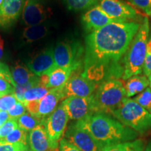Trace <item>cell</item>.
<instances>
[{
	"instance_id": "obj_1",
	"label": "cell",
	"mask_w": 151,
	"mask_h": 151,
	"mask_svg": "<svg viewBox=\"0 0 151 151\" xmlns=\"http://www.w3.org/2000/svg\"><path fill=\"white\" fill-rule=\"evenodd\" d=\"M135 22H112L86 37L82 75L99 84L122 76L120 60L140 27Z\"/></svg>"
},
{
	"instance_id": "obj_2",
	"label": "cell",
	"mask_w": 151,
	"mask_h": 151,
	"mask_svg": "<svg viewBox=\"0 0 151 151\" xmlns=\"http://www.w3.org/2000/svg\"><path fill=\"white\" fill-rule=\"evenodd\" d=\"M81 122L103 148L136 140L139 137V134L133 129L104 113H94Z\"/></svg>"
},
{
	"instance_id": "obj_3",
	"label": "cell",
	"mask_w": 151,
	"mask_h": 151,
	"mask_svg": "<svg viewBox=\"0 0 151 151\" xmlns=\"http://www.w3.org/2000/svg\"><path fill=\"white\" fill-rule=\"evenodd\" d=\"M149 32V20L147 17H145L124 56L123 74L122 76L123 80H127L143 72Z\"/></svg>"
},
{
	"instance_id": "obj_4",
	"label": "cell",
	"mask_w": 151,
	"mask_h": 151,
	"mask_svg": "<svg viewBox=\"0 0 151 151\" xmlns=\"http://www.w3.org/2000/svg\"><path fill=\"white\" fill-rule=\"evenodd\" d=\"M111 116L140 135L151 132V113L133 99L125 98Z\"/></svg>"
},
{
	"instance_id": "obj_5",
	"label": "cell",
	"mask_w": 151,
	"mask_h": 151,
	"mask_svg": "<svg viewBox=\"0 0 151 151\" xmlns=\"http://www.w3.org/2000/svg\"><path fill=\"white\" fill-rule=\"evenodd\" d=\"M126 98L124 85L119 79H109L99 85L94 99L99 112L111 115Z\"/></svg>"
},
{
	"instance_id": "obj_6",
	"label": "cell",
	"mask_w": 151,
	"mask_h": 151,
	"mask_svg": "<svg viewBox=\"0 0 151 151\" xmlns=\"http://www.w3.org/2000/svg\"><path fill=\"white\" fill-rule=\"evenodd\" d=\"M85 48L77 41H62L53 48L57 67L71 68L75 71L83 65Z\"/></svg>"
},
{
	"instance_id": "obj_7",
	"label": "cell",
	"mask_w": 151,
	"mask_h": 151,
	"mask_svg": "<svg viewBox=\"0 0 151 151\" xmlns=\"http://www.w3.org/2000/svg\"><path fill=\"white\" fill-rule=\"evenodd\" d=\"M69 120L67 111L62 103L50 116L43 118V125L54 151H58L60 141L65 135Z\"/></svg>"
},
{
	"instance_id": "obj_8",
	"label": "cell",
	"mask_w": 151,
	"mask_h": 151,
	"mask_svg": "<svg viewBox=\"0 0 151 151\" xmlns=\"http://www.w3.org/2000/svg\"><path fill=\"white\" fill-rule=\"evenodd\" d=\"M80 151H102L104 149L91 134L83 127L81 120L70 124L64 137Z\"/></svg>"
},
{
	"instance_id": "obj_9",
	"label": "cell",
	"mask_w": 151,
	"mask_h": 151,
	"mask_svg": "<svg viewBox=\"0 0 151 151\" xmlns=\"http://www.w3.org/2000/svg\"><path fill=\"white\" fill-rule=\"evenodd\" d=\"M62 105L67 111L69 120H83L98 111L94 99V94L88 97H69L62 101Z\"/></svg>"
},
{
	"instance_id": "obj_10",
	"label": "cell",
	"mask_w": 151,
	"mask_h": 151,
	"mask_svg": "<svg viewBox=\"0 0 151 151\" xmlns=\"http://www.w3.org/2000/svg\"><path fill=\"white\" fill-rule=\"evenodd\" d=\"M97 5L116 22H133L138 16L136 9L121 0H99Z\"/></svg>"
},
{
	"instance_id": "obj_11",
	"label": "cell",
	"mask_w": 151,
	"mask_h": 151,
	"mask_svg": "<svg viewBox=\"0 0 151 151\" xmlns=\"http://www.w3.org/2000/svg\"><path fill=\"white\" fill-rule=\"evenodd\" d=\"M99 84L83 76L82 73L71 76L64 86L65 97H88L92 96Z\"/></svg>"
},
{
	"instance_id": "obj_12",
	"label": "cell",
	"mask_w": 151,
	"mask_h": 151,
	"mask_svg": "<svg viewBox=\"0 0 151 151\" xmlns=\"http://www.w3.org/2000/svg\"><path fill=\"white\" fill-rule=\"evenodd\" d=\"M27 67L37 76L50 74L57 68L54 60L53 48L49 47L35 55L28 62Z\"/></svg>"
},
{
	"instance_id": "obj_13",
	"label": "cell",
	"mask_w": 151,
	"mask_h": 151,
	"mask_svg": "<svg viewBox=\"0 0 151 151\" xmlns=\"http://www.w3.org/2000/svg\"><path fill=\"white\" fill-rule=\"evenodd\" d=\"M22 18L27 26L42 24L48 18L44 0H24Z\"/></svg>"
},
{
	"instance_id": "obj_14",
	"label": "cell",
	"mask_w": 151,
	"mask_h": 151,
	"mask_svg": "<svg viewBox=\"0 0 151 151\" xmlns=\"http://www.w3.org/2000/svg\"><path fill=\"white\" fill-rule=\"evenodd\" d=\"M24 0H4L0 7V28H11L20 16Z\"/></svg>"
},
{
	"instance_id": "obj_15",
	"label": "cell",
	"mask_w": 151,
	"mask_h": 151,
	"mask_svg": "<svg viewBox=\"0 0 151 151\" xmlns=\"http://www.w3.org/2000/svg\"><path fill=\"white\" fill-rule=\"evenodd\" d=\"M81 20L84 29L90 33L107 24L116 22L97 4L87 11L82 16Z\"/></svg>"
},
{
	"instance_id": "obj_16",
	"label": "cell",
	"mask_w": 151,
	"mask_h": 151,
	"mask_svg": "<svg viewBox=\"0 0 151 151\" xmlns=\"http://www.w3.org/2000/svg\"><path fill=\"white\" fill-rule=\"evenodd\" d=\"M65 99L64 86L51 89L44 97L39 100L37 117L41 119L47 118L55 110L60 101Z\"/></svg>"
},
{
	"instance_id": "obj_17",
	"label": "cell",
	"mask_w": 151,
	"mask_h": 151,
	"mask_svg": "<svg viewBox=\"0 0 151 151\" xmlns=\"http://www.w3.org/2000/svg\"><path fill=\"white\" fill-rule=\"evenodd\" d=\"M28 145L32 151H54L47 136L43 122L29 132Z\"/></svg>"
},
{
	"instance_id": "obj_18",
	"label": "cell",
	"mask_w": 151,
	"mask_h": 151,
	"mask_svg": "<svg viewBox=\"0 0 151 151\" xmlns=\"http://www.w3.org/2000/svg\"><path fill=\"white\" fill-rule=\"evenodd\" d=\"M150 86V81L145 76H134L127 79L124 85L126 98H131L144 91Z\"/></svg>"
},
{
	"instance_id": "obj_19",
	"label": "cell",
	"mask_w": 151,
	"mask_h": 151,
	"mask_svg": "<svg viewBox=\"0 0 151 151\" xmlns=\"http://www.w3.org/2000/svg\"><path fill=\"white\" fill-rule=\"evenodd\" d=\"M74 71L71 68H55L48 75V83L46 87L51 90L64 86L70 78L71 73Z\"/></svg>"
},
{
	"instance_id": "obj_20",
	"label": "cell",
	"mask_w": 151,
	"mask_h": 151,
	"mask_svg": "<svg viewBox=\"0 0 151 151\" xmlns=\"http://www.w3.org/2000/svg\"><path fill=\"white\" fill-rule=\"evenodd\" d=\"M11 73L14 87L16 85H24L39 78V76L32 72L29 68L22 63H17L12 68Z\"/></svg>"
},
{
	"instance_id": "obj_21",
	"label": "cell",
	"mask_w": 151,
	"mask_h": 151,
	"mask_svg": "<svg viewBox=\"0 0 151 151\" xmlns=\"http://www.w3.org/2000/svg\"><path fill=\"white\" fill-rule=\"evenodd\" d=\"M48 33V27L44 24L27 26L23 29L22 39L24 43H31L44 38Z\"/></svg>"
},
{
	"instance_id": "obj_22",
	"label": "cell",
	"mask_w": 151,
	"mask_h": 151,
	"mask_svg": "<svg viewBox=\"0 0 151 151\" xmlns=\"http://www.w3.org/2000/svg\"><path fill=\"white\" fill-rule=\"evenodd\" d=\"M146 143L142 139L120 143L104 147L102 151H145Z\"/></svg>"
},
{
	"instance_id": "obj_23",
	"label": "cell",
	"mask_w": 151,
	"mask_h": 151,
	"mask_svg": "<svg viewBox=\"0 0 151 151\" xmlns=\"http://www.w3.org/2000/svg\"><path fill=\"white\" fill-rule=\"evenodd\" d=\"M18 127L26 132H30L41 124L43 122V119L30 114L29 112H26L16 120Z\"/></svg>"
},
{
	"instance_id": "obj_24",
	"label": "cell",
	"mask_w": 151,
	"mask_h": 151,
	"mask_svg": "<svg viewBox=\"0 0 151 151\" xmlns=\"http://www.w3.org/2000/svg\"><path fill=\"white\" fill-rule=\"evenodd\" d=\"M69 11H82L93 7L99 3V0H64Z\"/></svg>"
},
{
	"instance_id": "obj_25",
	"label": "cell",
	"mask_w": 151,
	"mask_h": 151,
	"mask_svg": "<svg viewBox=\"0 0 151 151\" xmlns=\"http://www.w3.org/2000/svg\"><path fill=\"white\" fill-rule=\"evenodd\" d=\"M0 140L10 143H22L24 145H28V134L27 132L18 127Z\"/></svg>"
},
{
	"instance_id": "obj_26",
	"label": "cell",
	"mask_w": 151,
	"mask_h": 151,
	"mask_svg": "<svg viewBox=\"0 0 151 151\" xmlns=\"http://www.w3.org/2000/svg\"><path fill=\"white\" fill-rule=\"evenodd\" d=\"M50 89L43 86H38L30 88L24 94V102L40 100L50 92Z\"/></svg>"
},
{
	"instance_id": "obj_27",
	"label": "cell",
	"mask_w": 151,
	"mask_h": 151,
	"mask_svg": "<svg viewBox=\"0 0 151 151\" xmlns=\"http://www.w3.org/2000/svg\"><path fill=\"white\" fill-rule=\"evenodd\" d=\"M133 99L151 113V88H147L144 91L136 96Z\"/></svg>"
},
{
	"instance_id": "obj_28",
	"label": "cell",
	"mask_w": 151,
	"mask_h": 151,
	"mask_svg": "<svg viewBox=\"0 0 151 151\" xmlns=\"http://www.w3.org/2000/svg\"><path fill=\"white\" fill-rule=\"evenodd\" d=\"M14 94L0 97V111H9L18 103Z\"/></svg>"
},
{
	"instance_id": "obj_29",
	"label": "cell",
	"mask_w": 151,
	"mask_h": 151,
	"mask_svg": "<svg viewBox=\"0 0 151 151\" xmlns=\"http://www.w3.org/2000/svg\"><path fill=\"white\" fill-rule=\"evenodd\" d=\"M29 150L28 145L22 143H10L0 140V151H26Z\"/></svg>"
},
{
	"instance_id": "obj_30",
	"label": "cell",
	"mask_w": 151,
	"mask_h": 151,
	"mask_svg": "<svg viewBox=\"0 0 151 151\" xmlns=\"http://www.w3.org/2000/svg\"><path fill=\"white\" fill-rule=\"evenodd\" d=\"M18 127L16 120L10 118L2 126L0 127V139H2L6 137L9 134Z\"/></svg>"
},
{
	"instance_id": "obj_31",
	"label": "cell",
	"mask_w": 151,
	"mask_h": 151,
	"mask_svg": "<svg viewBox=\"0 0 151 151\" xmlns=\"http://www.w3.org/2000/svg\"><path fill=\"white\" fill-rule=\"evenodd\" d=\"M143 72L147 77L151 75V37L149 38L147 43L146 55L143 64Z\"/></svg>"
},
{
	"instance_id": "obj_32",
	"label": "cell",
	"mask_w": 151,
	"mask_h": 151,
	"mask_svg": "<svg viewBox=\"0 0 151 151\" xmlns=\"http://www.w3.org/2000/svg\"><path fill=\"white\" fill-rule=\"evenodd\" d=\"M26 112H27V109H26V107L24 104L18 101V103L8 111V113L10 118L17 120Z\"/></svg>"
},
{
	"instance_id": "obj_33",
	"label": "cell",
	"mask_w": 151,
	"mask_h": 151,
	"mask_svg": "<svg viewBox=\"0 0 151 151\" xmlns=\"http://www.w3.org/2000/svg\"><path fill=\"white\" fill-rule=\"evenodd\" d=\"M132 4L151 16V0H130Z\"/></svg>"
},
{
	"instance_id": "obj_34",
	"label": "cell",
	"mask_w": 151,
	"mask_h": 151,
	"mask_svg": "<svg viewBox=\"0 0 151 151\" xmlns=\"http://www.w3.org/2000/svg\"><path fill=\"white\" fill-rule=\"evenodd\" d=\"M14 94V87L9 81L0 78V97Z\"/></svg>"
},
{
	"instance_id": "obj_35",
	"label": "cell",
	"mask_w": 151,
	"mask_h": 151,
	"mask_svg": "<svg viewBox=\"0 0 151 151\" xmlns=\"http://www.w3.org/2000/svg\"><path fill=\"white\" fill-rule=\"evenodd\" d=\"M0 78L9 81L14 87V81L11 77V73L8 66L3 62H0Z\"/></svg>"
},
{
	"instance_id": "obj_36",
	"label": "cell",
	"mask_w": 151,
	"mask_h": 151,
	"mask_svg": "<svg viewBox=\"0 0 151 151\" xmlns=\"http://www.w3.org/2000/svg\"><path fill=\"white\" fill-rule=\"evenodd\" d=\"M58 151H80L78 148H76L73 145L66 140L65 138H62L59 143Z\"/></svg>"
},
{
	"instance_id": "obj_37",
	"label": "cell",
	"mask_w": 151,
	"mask_h": 151,
	"mask_svg": "<svg viewBox=\"0 0 151 151\" xmlns=\"http://www.w3.org/2000/svg\"><path fill=\"white\" fill-rule=\"evenodd\" d=\"M10 119L8 111H0V127Z\"/></svg>"
},
{
	"instance_id": "obj_38",
	"label": "cell",
	"mask_w": 151,
	"mask_h": 151,
	"mask_svg": "<svg viewBox=\"0 0 151 151\" xmlns=\"http://www.w3.org/2000/svg\"><path fill=\"white\" fill-rule=\"evenodd\" d=\"M4 40L0 36V60L2 58L4 55Z\"/></svg>"
},
{
	"instance_id": "obj_39",
	"label": "cell",
	"mask_w": 151,
	"mask_h": 151,
	"mask_svg": "<svg viewBox=\"0 0 151 151\" xmlns=\"http://www.w3.org/2000/svg\"><path fill=\"white\" fill-rule=\"evenodd\" d=\"M145 151H151V140L148 143V144L146 146Z\"/></svg>"
},
{
	"instance_id": "obj_40",
	"label": "cell",
	"mask_w": 151,
	"mask_h": 151,
	"mask_svg": "<svg viewBox=\"0 0 151 151\" xmlns=\"http://www.w3.org/2000/svg\"><path fill=\"white\" fill-rule=\"evenodd\" d=\"M148 78L149 79V81H150V88H151V75L149 76Z\"/></svg>"
},
{
	"instance_id": "obj_41",
	"label": "cell",
	"mask_w": 151,
	"mask_h": 151,
	"mask_svg": "<svg viewBox=\"0 0 151 151\" xmlns=\"http://www.w3.org/2000/svg\"><path fill=\"white\" fill-rule=\"evenodd\" d=\"M3 1H4V0H0V7H1V4H2Z\"/></svg>"
},
{
	"instance_id": "obj_42",
	"label": "cell",
	"mask_w": 151,
	"mask_h": 151,
	"mask_svg": "<svg viewBox=\"0 0 151 151\" xmlns=\"http://www.w3.org/2000/svg\"><path fill=\"white\" fill-rule=\"evenodd\" d=\"M26 151H32V150H30V149H29V150H26Z\"/></svg>"
}]
</instances>
